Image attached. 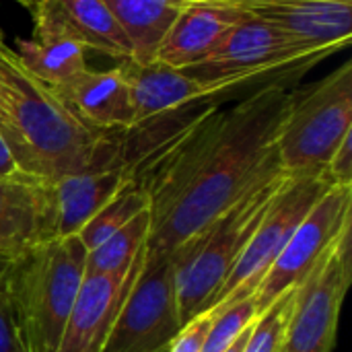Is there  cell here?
<instances>
[{
	"mask_svg": "<svg viewBox=\"0 0 352 352\" xmlns=\"http://www.w3.org/2000/svg\"><path fill=\"white\" fill-rule=\"evenodd\" d=\"M0 352H25L2 278H0Z\"/></svg>",
	"mask_w": 352,
	"mask_h": 352,
	"instance_id": "26",
	"label": "cell"
},
{
	"mask_svg": "<svg viewBox=\"0 0 352 352\" xmlns=\"http://www.w3.org/2000/svg\"><path fill=\"white\" fill-rule=\"evenodd\" d=\"M252 326H254V324H252ZM252 326H250V328H248V330H245V332H243V334H241V336H239V338H237V340H235L225 352H243V346H245V340H248V336H250Z\"/></svg>",
	"mask_w": 352,
	"mask_h": 352,
	"instance_id": "29",
	"label": "cell"
},
{
	"mask_svg": "<svg viewBox=\"0 0 352 352\" xmlns=\"http://www.w3.org/2000/svg\"><path fill=\"white\" fill-rule=\"evenodd\" d=\"M134 182L136 173L128 167L93 169L56 179V237L78 235L103 206Z\"/></svg>",
	"mask_w": 352,
	"mask_h": 352,
	"instance_id": "17",
	"label": "cell"
},
{
	"mask_svg": "<svg viewBox=\"0 0 352 352\" xmlns=\"http://www.w3.org/2000/svg\"><path fill=\"white\" fill-rule=\"evenodd\" d=\"M324 173L336 186H352V134L340 142Z\"/></svg>",
	"mask_w": 352,
	"mask_h": 352,
	"instance_id": "27",
	"label": "cell"
},
{
	"mask_svg": "<svg viewBox=\"0 0 352 352\" xmlns=\"http://www.w3.org/2000/svg\"><path fill=\"white\" fill-rule=\"evenodd\" d=\"M151 233V210H142L101 245L87 254V274H124L130 270Z\"/></svg>",
	"mask_w": 352,
	"mask_h": 352,
	"instance_id": "21",
	"label": "cell"
},
{
	"mask_svg": "<svg viewBox=\"0 0 352 352\" xmlns=\"http://www.w3.org/2000/svg\"><path fill=\"white\" fill-rule=\"evenodd\" d=\"M120 70L128 85L134 109V124L217 97V91L212 87L190 76L186 70L169 68L159 62L136 64L132 60H126Z\"/></svg>",
	"mask_w": 352,
	"mask_h": 352,
	"instance_id": "16",
	"label": "cell"
},
{
	"mask_svg": "<svg viewBox=\"0 0 352 352\" xmlns=\"http://www.w3.org/2000/svg\"><path fill=\"white\" fill-rule=\"evenodd\" d=\"M175 256L144 250L142 266L120 307L103 352H167L182 332Z\"/></svg>",
	"mask_w": 352,
	"mask_h": 352,
	"instance_id": "7",
	"label": "cell"
},
{
	"mask_svg": "<svg viewBox=\"0 0 352 352\" xmlns=\"http://www.w3.org/2000/svg\"><path fill=\"white\" fill-rule=\"evenodd\" d=\"M239 16V12L214 2H192L165 33L155 62L169 68H188L200 62L219 45Z\"/></svg>",
	"mask_w": 352,
	"mask_h": 352,
	"instance_id": "18",
	"label": "cell"
},
{
	"mask_svg": "<svg viewBox=\"0 0 352 352\" xmlns=\"http://www.w3.org/2000/svg\"><path fill=\"white\" fill-rule=\"evenodd\" d=\"M19 64L45 87H54L87 68L85 47L72 39L33 35L16 39Z\"/></svg>",
	"mask_w": 352,
	"mask_h": 352,
	"instance_id": "20",
	"label": "cell"
},
{
	"mask_svg": "<svg viewBox=\"0 0 352 352\" xmlns=\"http://www.w3.org/2000/svg\"><path fill=\"white\" fill-rule=\"evenodd\" d=\"M54 97L87 128L109 132L134 124V109L124 74L113 70H80L50 87Z\"/></svg>",
	"mask_w": 352,
	"mask_h": 352,
	"instance_id": "15",
	"label": "cell"
},
{
	"mask_svg": "<svg viewBox=\"0 0 352 352\" xmlns=\"http://www.w3.org/2000/svg\"><path fill=\"white\" fill-rule=\"evenodd\" d=\"M132 47V62L151 64L165 33L196 0H101Z\"/></svg>",
	"mask_w": 352,
	"mask_h": 352,
	"instance_id": "19",
	"label": "cell"
},
{
	"mask_svg": "<svg viewBox=\"0 0 352 352\" xmlns=\"http://www.w3.org/2000/svg\"><path fill=\"white\" fill-rule=\"evenodd\" d=\"M33 19V35L64 37L118 60H132V47L101 0H16Z\"/></svg>",
	"mask_w": 352,
	"mask_h": 352,
	"instance_id": "13",
	"label": "cell"
},
{
	"mask_svg": "<svg viewBox=\"0 0 352 352\" xmlns=\"http://www.w3.org/2000/svg\"><path fill=\"white\" fill-rule=\"evenodd\" d=\"M293 91L268 82L229 105H210L136 177L148 194L146 250L169 254L210 227L248 190L283 171L276 138Z\"/></svg>",
	"mask_w": 352,
	"mask_h": 352,
	"instance_id": "1",
	"label": "cell"
},
{
	"mask_svg": "<svg viewBox=\"0 0 352 352\" xmlns=\"http://www.w3.org/2000/svg\"><path fill=\"white\" fill-rule=\"evenodd\" d=\"M210 314L214 316V320L208 328L200 352H225L260 316L254 297H248L235 305Z\"/></svg>",
	"mask_w": 352,
	"mask_h": 352,
	"instance_id": "24",
	"label": "cell"
},
{
	"mask_svg": "<svg viewBox=\"0 0 352 352\" xmlns=\"http://www.w3.org/2000/svg\"><path fill=\"white\" fill-rule=\"evenodd\" d=\"M0 136L19 171L56 182L60 177L122 167L118 130L99 132L78 122L0 41Z\"/></svg>",
	"mask_w": 352,
	"mask_h": 352,
	"instance_id": "2",
	"label": "cell"
},
{
	"mask_svg": "<svg viewBox=\"0 0 352 352\" xmlns=\"http://www.w3.org/2000/svg\"><path fill=\"white\" fill-rule=\"evenodd\" d=\"M324 58L328 54L297 43L260 19L241 14L206 58L179 70L223 95L280 70H305Z\"/></svg>",
	"mask_w": 352,
	"mask_h": 352,
	"instance_id": "6",
	"label": "cell"
},
{
	"mask_svg": "<svg viewBox=\"0 0 352 352\" xmlns=\"http://www.w3.org/2000/svg\"><path fill=\"white\" fill-rule=\"evenodd\" d=\"M260 19L301 45L332 56L352 39V0H200Z\"/></svg>",
	"mask_w": 352,
	"mask_h": 352,
	"instance_id": "11",
	"label": "cell"
},
{
	"mask_svg": "<svg viewBox=\"0 0 352 352\" xmlns=\"http://www.w3.org/2000/svg\"><path fill=\"white\" fill-rule=\"evenodd\" d=\"M297 289L280 295L268 309H264L254 322L243 352H283L287 342V332L297 299Z\"/></svg>",
	"mask_w": 352,
	"mask_h": 352,
	"instance_id": "23",
	"label": "cell"
},
{
	"mask_svg": "<svg viewBox=\"0 0 352 352\" xmlns=\"http://www.w3.org/2000/svg\"><path fill=\"white\" fill-rule=\"evenodd\" d=\"M212 320H214V316L210 311H204L196 320L188 322L182 328V332L175 336V340L171 342L167 352H200Z\"/></svg>",
	"mask_w": 352,
	"mask_h": 352,
	"instance_id": "25",
	"label": "cell"
},
{
	"mask_svg": "<svg viewBox=\"0 0 352 352\" xmlns=\"http://www.w3.org/2000/svg\"><path fill=\"white\" fill-rule=\"evenodd\" d=\"M352 134V62L293 91V105L276 138L280 165L291 175H320Z\"/></svg>",
	"mask_w": 352,
	"mask_h": 352,
	"instance_id": "5",
	"label": "cell"
},
{
	"mask_svg": "<svg viewBox=\"0 0 352 352\" xmlns=\"http://www.w3.org/2000/svg\"><path fill=\"white\" fill-rule=\"evenodd\" d=\"M330 186L336 184H332L326 173L291 175L287 179L262 223L258 225L245 252L219 289L208 311H221L254 295L260 280L285 250L299 223L307 217V212Z\"/></svg>",
	"mask_w": 352,
	"mask_h": 352,
	"instance_id": "8",
	"label": "cell"
},
{
	"mask_svg": "<svg viewBox=\"0 0 352 352\" xmlns=\"http://www.w3.org/2000/svg\"><path fill=\"white\" fill-rule=\"evenodd\" d=\"M146 208H148V194L138 182H134L128 188H124L107 206H103L80 229V233L76 237L87 248V252H91Z\"/></svg>",
	"mask_w": 352,
	"mask_h": 352,
	"instance_id": "22",
	"label": "cell"
},
{
	"mask_svg": "<svg viewBox=\"0 0 352 352\" xmlns=\"http://www.w3.org/2000/svg\"><path fill=\"white\" fill-rule=\"evenodd\" d=\"M19 171L8 146L4 144L2 136H0V177H8V175H14Z\"/></svg>",
	"mask_w": 352,
	"mask_h": 352,
	"instance_id": "28",
	"label": "cell"
},
{
	"mask_svg": "<svg viewBox=\"0 0 352 352\" xmlns=\"http://www.w3.org/2000/svg\"><path fill=\"white\" fill-rule=\"evenodd\" d=\"M352 229L299 285L283 352H332L352 278Z\"/></svg>",
	"mask_w": 352,
	"mask_h": 352,
	"instance_id": "10",
	"label": "cell"
},
{
	"mask_svg": "<svg viewBox=\"0 0 352 352\" xmlns=\"http://www.w3.org/2000/svg\"><path fill=\"white\" fill-rule=\"evenodd\" d=\"M146 245L124 274H85L56 352H103L120 307L136 278Z\"/></svg>",
	"mask_w": 352,
	"mask_h": 352,
	"instance_id": "14",
	"label": "cell"
},
{
	"mask_svg": "<svg viewBox=\"0 0 352 352\" xmlns=\"http://www.w3.org/2000/svg\"><path fill=\"white\" fill-rule=\"evenodd\" d=\"M54 237V182L23 171L0 177V266Z\"/></svg>",
	"mask_w": 352,
	"mask_h": 352,
	"instance_id": "12",
	"label": "cell"
},
{
	"mask_svg": "<svg viewBox=\"0 0 352 352\" xmlns=\"http://www.w3.org/2000/svg\"><path fill=\"white\" fill-rule=\"evenodd\" d=\"M289 177L291 173L285 169L264 177L200 235L173 250L182 326L210 309L219 289Z\"/></svg>",
	"mask_w": 352,
	"mask_h": 352,
	"instance_id": "4",
	"label": "cell"
},
{
	"mask_svg": "<svg viewBox=\"0 0 352 352\" xmlns=\"http://www.w3.org/2000/svg\"><path fill=\"white\" fill-rule=\"evenodd\" d=\"M76 235L47 239L0 266V278L25 352H56L87 274Z\"/></svg>",
	"mask_w": 352,
	"mask_h": 352,
	"instance_id": "3",
	"label": "cell"
},
{
	"mask_svg": "<svg viewBox=\"0 0 352 352\" xmlns=\"http://www.w3.org/2000/svg\"><path fill=\"white\" fill-rule=\"evenodd\" d=\"M0 41H4V39H2V33H0Z\"/></svg>",
	"mask_w": 352,
	"mask_h": 352,
	"instance_id": "30",
	"label": "cell"
},
{
	"mask_svg": "<svg viewBox=\"0 0 352 352\" xmlns=\"http://www.w3.org/2000/svg\"><path fill=\"white\" fill-rule=\"evenodd\" d=\"M351 229L352 186H330L299 223L254 291L252 297L258 314L268 309L287 291L299 287Z\"/></svg>",
	"mask_w": 352,
	"mask_h": 352,
	"instance_id": "9",
	"label": "cell"
}]
</instances>
